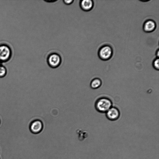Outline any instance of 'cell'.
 <instances>
[{
  "instance_id": "obj_3",
  "label": "cell",
  "mask_w": 159,
  "mask_h": 159,
  "mask_svg": "<svg viewBox=\"0 0 159 159\" xmlns=\"http://www.w3.org/2000/svg\"><path fill=\"white\" fill-rule=\"evenodd\" d=\"M61 60L60 56L56 53L49 54L47 58V62L49 66L53 68L58 67L61 64Z\"/></svg>"
},
{
  "instance_id": "obj_10",
  "label": "cell",
  "mask_w": 159,
  "mask_h": 159,
  "mask_svg": "<svg viewBox=\"0 0 159 159\" xmlns=\"http://www.w3.org/2000/svg\"><path fill=\"white\" fill-rule=\"evenodd\" d=\"M159 59L156 58L153 61L152 63V66L154 69L158 70L159 69Z\"/></svg>"
},
{
  "instance_id": "obj_14",
  "label": "cell",
  "mask_w": 159,
  "mask_h": 159,
  "mask_svg": "<svg viewBox=\"0 0 159 159\" xmlns=\"http://www.w3.org/2000/svg\"><path fill=\"white\" fill-rule=\"evenodd\" d=\"M1 65V61H0V65Z\"/></svg>"
},
{
  "instance_id": "obj_11",
  "label": "cell",
  "mask_w": 159,
  "mask_h": 159,
  "mask_svg": "<svg viewBox=\"0 0 159 159\" xmlns=\"http://www.w3.org/2000/svg\"><path fill=\"white\" fill-rule=\"evenodd\" d=\"M7 73L6 68L2 65H0V77L4 76Z\"/></svg>"
},
{
  "instance_id": "obj_13",
  "label": "cell",
  "mask_w": 159,
  "mask_h": 159,
  "mask_svg": "<svg viewBox=\"0 0 159 159\" xmlns=\"http://www.w3.org/2000/svg\"><path fill=\"white\" fill-rule=\"evenodd\" d=\"M155 55L157 57L159 58V49H157Z\"/></svg>"
},
{
  "instance_id": "obj_4",
  "label": "cell",
  "mask_w": 159,
  "mask_h": 159,
  "mask_svg": "<svg viewBox=\"0 0 159 159\" xmlns=\"http://www.w3.org/2000/svg\"><path fill=\"white\" fill-rule=\"evenodd\" d=\"M11 50L8 46L2 44L0 45V61L6 62L10 59Z\"/></svg>"
},
{
  "instance_id": "obj_2",
  "label": "cell",
  "mask_w": 159,
  "mask_h": 159,
  "mask_svg": "<svg viewBox=\"0 0 159 159\" xmlns=\"http://www.w3.org/2000/svg\"><path fill=\"white\" fill-rule=\"evenodd\" d=\"M113 50L110 45L104 44L101 46L98 51V55L99 58L103 61L110 59L112 56Z\"/></svg>"
},
{
  "instance_id": "obj_15",
  "label": "cell",
  "mask_w": 159,
  "mask_h": 159,
  "mask_svg": "<svg viewBox=\"0 0 159 159\" xmlns=\"http://www.w3.org/2000/svg\"></svg>"
},
{
  "instance_id": "obj_6",
  "label": "cell",
  "mask_w": 159,
  "mask_h": 159,
  "mask_svg": "<svg viewBox=\"0 0 159 159\" xmlns=\"http://www.w3.org/2000/svg\"><path fill=\"white\" fill-rule=\"evenodd\" d=\"M158 25L154 20L148 19L145 21L143 25V31L146 33H151L153 32Z\"/></svg>"
},
{
  "instance_id": "obj_5",
  "label": "cell",
  "mask_w": 159,
  "mask_h": 159,
  "mask_svg": "<svg viewBox=\"0 0 159 159\" xmlns=\"http://www.w3.org/2000/svg\"><path fill=\"white\" fill-rule=\"evenodd\" d=\"M42 122L39 119H35L33 121L29 126V130L33 134H36L42 131L43 128Z\"/></svg>"
},
{
  "instance_id": "obj_7",
  "label": "cell",
  "mask_w": 159,
  "mask_h": 159,
  "mask_svg": "<svg viewBox=\"0 0 159 159\" xmlns=\"http://www.w3.org/2000/svg\"><path fill=\"white\" fill-rule=\"evenodd\" d=\"M120 112L119 109L114 107H112L106 113L107 118L111 121H115L120 117Z\"/></svg>"
},
{
  "instance_id": "obj_12",
  "label": "cell",
  "mask_w": 159,
  "mask_h": 159,
  "mask_svg": "<svg viewBox=\"0 0 159 159\" xmlns=\"http://www.w3.org/2000/svg\"><path fill=\"white\" fill-rule=\"evenodd\" d=\"M74 0H63V2L66 5H70L71 4Z\"/></svg>"
},
{
  "instance_id": "obj_1",
  "label": "cell",
  "mask_w": 159,
  "mask_h": 159,
  "mask_svg": "<svg viewBox=\"0 0 159 159\" xmlns=\"http://www.w3.org/2000/svg\"><path fill=\"white\" fill-rule=\"evenodd\" d=\"M112 105L111 100L108 98L102 97L96 101L94 106L96 110L101 113H106Z\"/></svg>"
},
{
  "instance_id": "obj_8",
  "label": "cell",
  "mask_w": 159,
  "mask_h": 159,
  "mask_svg": "<svg viewBox=\"0 0 159 159\" xmlns=\"http://www.w3.org/2000/svg\"><path fill=\"white\" fill-rule=\"evenodd\" d=\"M80 6L83 11H88L92 10L94 7V2L92 0H81Z\"/></svg>"
},
{
  "instance_id": "obj_9",
  "label": "cell",
  "mask_w": 159,
  "mask_h": 159,
  "mask_svg": "<svg viewBox=\"0 0 159 159\" xmlns=\"http://www.w3.org/2000/svg\"><path fill=\"white\" fill-rule=\"evenodd\" d=\"M102 84L101 80L98 78H94L92 80L90 83V86L93 89H96L99 88Z\"/></svg>"
}]
</instances>
